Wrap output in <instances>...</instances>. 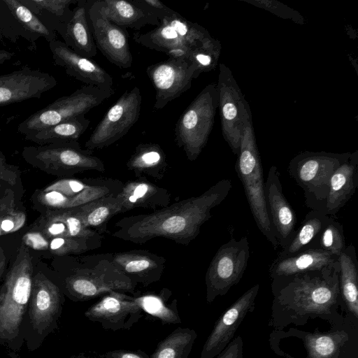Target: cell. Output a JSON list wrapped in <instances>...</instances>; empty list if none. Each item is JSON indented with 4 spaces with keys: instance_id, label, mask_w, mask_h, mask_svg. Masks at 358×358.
I'll return each instance as SVG.
<instances>
[{
    "instance_id": "9a60e30c",
    "label": "cell",
    "mask_w": 358,
    "mask_h": 358,
    "mask_svg": "<svg viewBox=\"0 0 358 358\" xmlns=\"http://www.w3.org/2000/svg\"><path fill=\"white\" fill-rule=\"evenodd\" d=\"M146 73L156 91L155 109H162L192 87V82L200 73L187 59L168 58L150 65Z\"/></svg>"
},
{
    "instance_id": "60d3db41",
    "label": "cell",
    "mask_w": 358,
    "mask_h": 358,
    "mask_svg": "<svg viewBox=\"0 0 358 358\" xmlns=\"http://www.w3.org/2000/svg\"><path fill=\"white\" fill-rule=\"evenodd\" d=\"M316 246L336 257H339L345 249L343 225L332 216L320 234Z\"/></svg>"
},
{
    "instance_id": "e0dca14e",
    "label": "cell",
    "mask_w": 358,
    "mask_h": 358,
    "mask_svg": "<svg viewBox=\"0 0 358 358\" xmlns=\"http://www.w3.org/2000/svg\"><path fill=\"white\" fill-rule=\"evenodd\" d=\"M41 37L50 43L57 40V34L44 26L20 0H0V40L15 43L22 38L34 46Z\"/></svg>"
},
{
    "instance_id": "5bb4252c",
    "label": "cell",
    "mask_w": 358,
    "mask_h": 358,
    "mask_svg": "<svg viewBox=\"0 0 358 358\" xmlns=\"http://www.w3.org/2000/svg\"><path fill=\"white\" fill-rule=\"evenodd\" d=\"M141 102L138 87L126 90L96 126L85 142L86 149H103L125 136L139 118Z\"/></svg>"
},
{
    "instance_id": "83f0119b",
    "label": "cell",
    "mask_w": 358,
    "mask_h": 358,
    "mask_svg": "<svg viewBox=\"0 0 358 358\" xmlns=\"http://www.w3.org/2000/svg\"><path fill=\"white\" fill-rule=\"evenodd\" d=\"M338 257L320 248L308 249L290 257H275L269 266V275L275 280L334 267L338 265Z\"/></svg>"
},
{
    "instance_id": "ee69618b",
    "label": "cell",
    "mask_w": 358,
    "mask_h": 358,
    "mask_svg": "<svg viewBox=\"0 0 358 358\" xmlns=\"http://www.w3.org/2000/svg\"><path fill=\"white\" fill-rule=\"evenodd\" d=\"M249 2L256 6L264 8L281 17L289 19L298 23H303V18L298 12L275 1H251Z\"/></svg>"
},
{
    "instance_id": "b9f144b4",
    "label": "cell",
    "mask_w": 358,
    "mask_h": 358,
    "mask_svg": "<svg viewBox=\"0 0 358 358\" xmlns=\"http://www.w3.org/2000/svg\"><path fill=\"white\" fill-rule=\"evenodd\" d=\"M96 180L97 178H63L53 181L43 188L60 193L69 198H73L80 192L93 185Z\"/></svg>"
},
{
    "instance_id": "ab89813d",
    "label": "cell",
    "mask_w": 358,
    "mask_h": 358,
    "mask_svg": "<svg viewBox=\"0 0 358 358\" xmlns=\"http://www.w3.org/2000/svg\"><path fill=\"white\" fill-rule=\"evenodd\" d=\"M348 340L344 331L327 334H307L304 344L308 358H337L341 347Z\"/></svg>"
},
{
    "instance_id": "d6a6232c",
    "label": "cell",
    "mask_w": 358,
    "mask_h": 358,
    "mask_svg": "<svg viewBox=\"0 0 358 358\" xmlns=\"http://www.w3.org/2000/svg\"><path fill=\"white\" fill-rule=\"evenodd\" d=\"M78 0H20L51 31L64 37L73 16L71 4Z\"/></svg>"
},
{
    "instance_id": "ac0fdd59",
    "label": "cell",
    "mask_w": 358,
    "mask_h": 358,
    "mask_svg": "<svg viewBox=\"0 0 358 358\" xmlns=\"http://www.w3.org/2000/svg\"><path fill=\"white\" fill-rule=\"evenodd\" d=\"M87 319L99 322L105 330H129L143 316L134 296L111 292L101 297L84 313Z\"/></svg>"
},
{
    "instance_id": "6da1fadb",
    "label": "cell",
    "mask_w": 358,
    "mask_h": 358,
    "mask_svg": "<svg viewBox=\"0 0 358 358\" xmlns=\"http://www.w3.org/2000/svg\"><path fill=\"white\" fill-rule=\"evenodd\" d=\"M230 179H222L196 196L169 204L150 213L119 220L111 234L119 239L144 244L157 238L187 245L200 233L202 225L212 216L211 211L228 196Z\"/></svg>"
},
{
    "instance_id": "484cf974",
    "label": "cell",
    "mask_w": 358,
    "mask_h": 358,
    "mask_svg": "<svg viewBox=\"0 0 358 358\" xmlns=\"http://www.w3.org/2000/svg\"><path fill=\"white\" fill-rule=\"evenodd\" d=\"M358 185V151L350 154L333 173L329 192L320 211L334 216L352 198Z\"/></svg>"
},
{
    "instance_id": "681fc988",
    "label": "cell",
    "mask_w": 358,
    "mask_h": 358,
    "mask_svg": "<svg viewBox=\"0 0 358 358\" xmlns=\"http://www.w3.org/2000/svg\"><path fill=\"white\" fill-rule=\"evenodd\" d=\"M8 257L6 251L0 246V282L3 280L8 268Z\"/></svg>"
},
{
    "instance_id": "4fadbf2b",
    "label": "cell",
    "mask_w": 358,
    "mask_h": 358,
    "mask_svg": "<svg viewBox=\"0 0 358 358\" xmlns=\"http://www.w3.org/2000/svg\"><path fill=\"white\" fill-rule=\"evenodd\" d=\"M199 37L196 24L177 13L162 20L154 29L133 34L134 41L142 46L162 52L169 58L187 59L191 50L196 48Z\"/></svg>"
},
{
    "instance_id": "ba28073f",
    "label": "cell",
    "mask_w": 358,
    "mask_h": 358,
    "mask_svg": "<svg viewBox=\"0 0 358 358\" xmlns=\"http://www.w3.org/2000/svg\"><path fill=\"white\" fill-rule=\"evenodd\" d=\"M218 107L217 84L207 85L178 118L175 141L187 158L193 162L206 146L214 124Z\"/></svg>"
},
{
    "instance_id": "d590c367",
    "label": "cell",
    "mask_w": 358,
    "mask_h": 358,
    "mask_svg": "<svg viewBox=\"0 0 358 358\" xmlns=\"http://www.w3.org/2000/svg\"><path fill=\"white\" fill-rule=\"evenodd\" d=\"M338 262L340 294L348 310L358 318V263L352 244L345 248Z\"/></svg>"
},
{
    "instance_id": "74e56055",
    "label": "cell",
    "mask_w": 358,
    "mask_h": 358,
    "mask_svg": "<svg viewBox=\"0 0 358 358\" xmlns=\"http://www.w3.org/2000/svg\"><path fill=\"white\" fill-rule=\"evenodd\" d=\"M171 295V290L163 288L159 294L147 293L134 297L143 313L160 320L162 324H180L182 321L178 310V301L174 299L169 303Z\"/></svg>"
},
{
    "instance_id": "bcb514c9",
    "label": "cell",
    "mask_w": 358,
    "mask_h": 358,
    "mask_svg": "<svg viewBox=\"0 0 358 358\" xmlns=\"http://www.w3.org/2000/svg\"><path fill=\"white\" fill-rule=\"evenodd\" d=\"M131 1L157 17L160 22L164 18L169 17L176 13L159 0H131Z\"/></svg>"
},
{
    "instance_id": "5b68a950",
    "label": "cell",
    "mask_w": 358,
    "mask_h": 358,
    "mask_svg": "<svg viewBox=\"0 0 358 358\" xmlns=\"http://www.w3.org/2000/svg\"><path fill=\"white\" fill-rule=\"evenodd\" d=\"M339 266L308 271L289 278L273 280L284 281L279 299L301 313H329L340 295Z\"/></svg>"
},
{
    "instance_id": "8992f818",
    "label": "cell",
    "mask_w": 358,
    "mask_h": 358,
    "mask_svg": "<svg viewBox=\"0 0 358 358\" xmlns=\"http://www.w3.org/2000/svg\"><path fill=\"white\" fill-rule=\"evenodd\" d=\"M235 165L256 224L274 249L279 245L270 222L264 195V180L252 116L245 121Z\"/></svg>"
},
{
    "instance_id": "e575fe53",
    "label": "cell",
    "mask_w": 358,
    "mask_h": 358,
    "mask_svg": "<svg viewBox=\"0 0 358 358\" xmlns=\"http://www.w3.org/2000/svg\"><path fill=\"white\" fill-rule=\"evenodd\" d=\"M330 217L320 210H311L296 231L294 238L278 252L276 258L290 257L308 249L317 248V240Z\"/></svg>"
},
{
    "instance_id": "836d02e7",
    "label": "cell",
    "mask_w": 358,
    "mask_h": 358,
    "mask_svg": "<svg viewBox=\"0 0 358 358\" xmlns=\"http://www.w3.org/2000/svg\"><path fill=\"white\" fill-rule=\"evenodd\" d=\"M71 209L86 228L102 236L107 232L108 221L122 213L121 202L117 194L102 197Z\"/></svg>"
},
{
    "instance_id": "30bf717a",
    "label": "cell",
    "mask_w": 358,
    "mask_h": 358,
    "mask_svg": "<svg viewBox=\"0 0 358 358\" xmlns=\"http://www.w3.org/2000/svg\"><path fill=\"white\" fill-rule=\"evenodd\" d=\"M114 92L113 87L103 88L85 85L27 117L18 125L17 131L27 136L66 120L85 115L110 97Z\"/></svg>"
},
{
    "instance_id": "c3c4849f",
    "label": "cell",
    "mask_w": 358,
    "mask_h": 358,
    "mask_svg": "<svg viewBox=\"0 0 358 358\" xmlns=\"http://www.w3.org/2000/svg\"><path fill=\"white\" fill-rule=\"evenodd\" d=\"M99 357L101 358H150V355L141 350L135 351L125 350H110Z\"/></svg>"
},
{
    "instance_id": "4316f807",
    "label": "cell",
    "mask_w": 358,
    "mask_h": 358,
    "mask_svg": "<svg viewBox=\"0 0 358 358\" xmlns=\"http://www.w3.org/2000/svg\"><path fill=\"white\" fill-rule=\"evenodd\" d=\"M122 206V213L136 208L157 210L167 206L171 200V193L162 187L138 177L123 182L117 194Z\"/></svg>"
},
{
    "instance_id": "cb8c5ba5",
    "label": "cell",
    "mask_w": 358,
    "mask_h": 358,
    "mask_svg": "<svg viewBox=\"0 0 358 358\" xmlns=\"http://www.w3.org/2000/svg\"><path fill=\"white\" fill-rule=\"evenodd\" d=\"M119 269L136 284L147 287L160 280L166 259L145 250H131L112 253Z\"/></svg>"
},
{
    "instance_id": "f6af8a7d",
    "label": "cell",
    "mask_w": 358,
    "mask_h": 358,
    "mask_svg": "<svg viewBox=\"0 0 358 358\" xmlns=\"http://www.w3.org/2000/svg\"><path fill=\"white\" fill-rule=\"evenodd\" d=\"M20 182L22 181L18 167L8 163L5 155L0 150V190Z\"/></svg>"
},
{
    "instance_id": "f35d334b",
    "label": "cell",
    "mask_w": 358,
    "mask_h": 358,
    "mask_svg": "<svg viewBox=\"0 0 358 358\" xmlns=\"http://www.w3.org/2000/svg\"><path fill=\"white\" fill-rule=\"evenodd\" d=\"M197 338L189 328L178 327L159 341L150 358H188Z\"/></svg>"
},
{
    "instance_id": "f1b7e54d",
    "label": "cell",
    "mask_w": 358,
    "mask_h": 358,
    "mask_svg": "<svg viewBox=\"0 0 358 358\" xmlns=\"http://www.w3.org/2000/svg\"><path fill=\"white\" fill-rule=\"evenodd\" d=\"M23 196L22 182L0 190V237L19 232L27 226Z\"/></svg>"
},
{
    "instance_id": "f5cc1de1",
    "label": "cell",
    "mask_w": 358,
    "mask_h": 358,
    "mask_svg": "<svg viewBox=\"0 0 358 358\" xmlns=\"http://www.w3.org/2000/svg\"><path fill=\"white\" fill-rule=\"evenodd\" d=\"M88 358H101V357H89V356H88Z\"/></svg>"
},
{
    "instance_id": "7402d4cb",
    "label": "cell",
    "mask_w": 358,
    "mask_h": 358,
    "mask_svg": "<svg viewBox=\"0 0 358 358\" xmlns=\"http://www.w3.org/2000/svg\"><path fill=\"white\" fill-rule=\"evenodd\" d=\"M49 48L55 64L63 67L69 76L87 85L113 87V78L95 61L77 54L63 41L57 39L50 41Z\"/></svg>"
},
{
    "instance_id": "8d00e7d4",
    "label": "cell",
    "mask_w": 358,
    "mask_h": 358,
    "mask_svg": "<svg viewBox=\"0 0 358 358\" xmlns=\"http://www.w3.org/2000/svg\"><path fill=\"white\" fill-rule=\"evenodd\" d=\"M90 123L85 115L78 116L24 136V139L38 145L78 141Z\"/></svg>"
},
{
    "instance_id": "52a82bcc",
    "label": "cell",
    "mask_w": 358,
    "mask_h": 358,
    "mask_svg": "<svg viewBox=\"0 0 358 358\" xmlns=\"http://www.w3.org/2000/svg\"><path fill=\"white\" fill-rule=\"evenodd\" d=\"M92 153L73 141L25 146L22 157L34 168L63 178L89 171L104 172V163Z\"/></svg>"
},
{
    "instance_id": "f546056e",
    "label": "cell",
    "mask_w": 358,
    "mask_h": 358,
    "mask_svg": "<svg viewBox=\"0 0 358 358\" xmlns=\"http://www.w3.org/2000/svg\"><path fill=\"white\" fill-rule=\"evenodd\" d=\"M101 13L121 28L140 30L146 25L157 27V17L134 4L131 0H97Z\"/></svg>"
},
{
    "instance_id": "816d5d0a",
    "label": "cell",
    "mask_w": 358,
    "mask_h": 358,
    "mask_svg": "<svg viewBox=\"0 0 358 358\" xmlns=\"http://www.w3.org/2000/svg\"><path fill=\"white\" fill-rule=\"evenodd\" d=\"M66 358H88V356H86L85 354L82 353L78 355H72Z\"/></svg>"
},
{
    "instance_id": "f907efd6",
    "label": "cell",
    "mask_w": 358,
    "mask_h": 358,
    "mask_svg": "<svg viewBox=\"0 0 358 358\" xmlns=\"http://www.w3.org/2000/svg\"><path fill=\"white\" fill-rule=\"evenodd\" d=\"M14 55V52L0 49V64H3L6 61L10 59Z\"/></svg>"
},
{
    "instance_id": "7dc6e473",
    "label": "cell",
    "mask_w": 358,
    "mask_h": 358,
    "mask_svg": "<svg viewBox=\"0 0 358 358\" xmlns=\"http://www.w3.org/2000/svg\"><path fill=\"white\" fill-rule=\"evenodd\" d=\"M215 358H243V340L241 336L232 339Z\"/></svg>"
},
{
    "instance_id": "603a6c76",
    "label": "cell",
    "mask_w": 358,
    "mask_h": 358,
    "mask_svg": "<svg viewBox=\"0 0 358 358\" xmlns=\"http://www.w3.org/2000/svg\"><path fill=\"white\" fill-rule=\"evenodd\" d=\"M119 186L112 178H97L92 186L80 192L73 198L67 197L60 193L36 189L31 196L33 207L40 213L48 210L73 208L94 200L117 193Z\"/></svg>"
},
{
    "instance_id": "d4e9b609",
    "label": "cell",
    "mask_w": 358,
    "mask_h": 358,
    "mask_svg": "<svg viewBox=\"0 0 358 358\" xmlns=\"http://www.w3.org/2000/svg\"><path fill=\"white\" fill-rule=\"evenodd\" d=\"M22 243L30 250L43 252L50 257L78 255L99 248L102 239L73 237H48L40 231L27 228L22 236Z\"/></svg>"
},
{
    "instance_id": "7a4b0ae2",
    "label": "cell",
    "mask_w": 358,
    "mask_h": 358,
    "mask_svg": "<svg viewBox=\"0 0 358 358\" xmlns=\"http://www.w3.org/2000/svg\"><path fill=\"white\" fill-rule=\"evenodd\" d=\"M48 274L65 296L74 302L86 301L119 292L139 294L138 284L115 265L112 253L55 257Z\"/></svg>"
},
{
    "instance_id": "7c38bea8",
    "label": "cell",
    "mask_w": 358,
    "mask_h": 358,
    "mask_svg": "<svg viewBox=\"0 0 358 358\" xmlns=\"http://www.w3.org/2000/svg\"><path fill=\"white\" fill-rule=\"evenodd\" d=\"M217 89L222 136L238 156L245 122L252 114L231 71L223 63L219 65Z\"/></svg>"
},
{
    "instance_id": "4dcf8cb0",
    "label": "cell",
    "mask_w": 358,
    "mask_h": 358,
    "mask_svg": "<svg viewBox=\"0 0 358 358\" xmlns=\"http://www.w3.org/2000/svg\"><path fill=\"white\" fill-rule=\"evenodd\" d=\"M87 3L88 0L78 1L62 38L64 43L75 52L92 59L96 55L97 48L88 22Z\"/></svg>"
},
{
    "instance_id": "44dd1931",
    "label": "cell",
    "mask_w": 358,
    "mask_h": 358,
    "mask_svg": "<svg viewBox=\"0 0 358 358\" xmlns=\"http://www.w3.org/2000/svg\"><path fill=\"white\" fill-rule=\"evenodd\" d=\"M56 78L47 72L29 67L0 76V106L39 99L55 87Z\"/></svg>"
},
{
    "instance_id": "2e32d148",
    "label": "cell",
    "mask_w": 358,
    "mask_h": 358,
    "mask_svg": "<svg viewBox=\"0 0 358 358\" xmlns=\"http://www.w3.org/2000/svg\"><path fill=\"white\" fill-rule=\"evenodd\" d=\"M87 15L96 48L112 64L122 69L130 68L133 57L127 31L101 13L97 0L88 1Z\"/></svg>"
},
{
    "instance_id": "9c48e42d",
    "label": "cell",
    "mask_w": 358,
    "mask_h": 358,
    "mask_svg": "<svg viewBox=\"0 0 358 358\" xmlns=\"http://www.w3.org/2000/svg\"><path fill=\"white\" fill-rule=\"evenodd\" d=\"M350 154L306 151L290 160L289 176L303 190L306 203L312 210H320L328 194L331 176Z\"/></svg>"
},
{
    "instance_id": "8fae6325",
    "label": "cell",
    "mask_w": 358,
    "mask_h": 358,
    "mask_svg": "<svg viewBox=\"0 0 358 358\" xmlns=\"http://www.w3.org/2000/svg\"><path fill=\"white\" fill-rule=\"evenodd\" d=\"M249 257L250 245L247 236L238 241L231 238L220 247L206 273L208 303L225 295L239 282L247 268Z\"/></svg>"
},
{
    "instance_id": "1f68e13d",
    "label": "cell",
    "mask_w": 358,
    "mask_h": 358,
    "mask_svg": "<svg viewBox=\"0 0 358 358\" xmlns=\"http://www.w3.org/2000/svg\"><path fill=\"white\" fill-rule=\"evenodd\" d=\"M126 166L136 178L162 179L166 172V155L162 147L152 143L138 144L128 159Z\"/></svg>"
},
{
    "instance_id": "d6986e66",
    "label": "cell",
    "mask_w": 358,
    "mask_h": 358,
    "mask_svg": "<svg viewBox=\"0 0 358 358\" xmlns=\"http://www.w3.org/2000/svg\"><path fill=\"white\" fill-rule=\"evenodd\" d=\"M259 289V285H254L223 313L207 338L200 358H215L228 345L246 315L253 310Z\"/></svg>"
},
{
    "instance_id": "3957f363",
    "label": "cell",
    "mask_w": 358,
    "mask_h": 358,
    "mask_svg": "<svg viewBox=\"0 0 358 358\" xmlns=\"http://www.w3.org/2000/svg\"><path fill=\"white\" fill-rule=\"evenodd\" d=\"M34 272L31 250L21 243L0 286V345L10 358H20L24 344L22 328Z\"/></svg>"
},
{
    "instance_id": "7bdbcfd3",
    "label": "cell",
    "mask_w": 358,
    "mask_h": 358,
    "mask_svg": "<svg viewBox=\"0 0 358 358\" xmlns=\"http://www.w3.org/2000/svg\"><path fill=\"white\" fill-rule=\"evenodd\" d=\"M220 50V44L210 48H194L191 50L188 59L195 64L200 74L208 72L217 66Z\"/></svg>"
},
{
    "instance_id": "ffe728a7",
    "label": "cell",
    "mask_w": 358,
    "mask_h": 358,
    "mask_svg": "<svg viewBox=\"0 0 358 358\" xmlns=\"http://www.w3.org/2000/svg\"><path fill=\"white\" fill-rule=\"evenodd\" d=\"M266 208L278 245L283 249L294 238L296 216L282 192L280 173L275 166H271L264 184Z\"/></svg>"
},
{
    "instance_id": "277c9868",
    "label": "cell",
    "mask_w": 358,
    "mask_h": 358,
    "mask_svg": "<svg viewBox=\"0 0 358 358\" xmlns=\"http://www.w3.org/2000/svg\"><path fill=\"white\" fill-rule=\"evenodd\" d=\"M65 296L45 273L35 270L22 336L29 352L38 349L48 336L58 329Z\"/></svg>"
}]
</instances>
